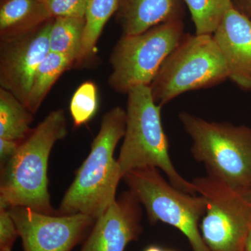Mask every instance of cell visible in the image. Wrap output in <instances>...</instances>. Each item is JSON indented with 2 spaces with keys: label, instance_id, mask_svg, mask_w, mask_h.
<instances>
[{
  "label": "cell",
  "instance_id": "484cf974",
  "mask_svg": "<svg viewBox=\"0 0 251 251\" xmlns=\"http://www.w3.org/2000/svg\"><path fill=\"white\" fill-rule=\"evenodd\" d=\"M145 251H164L162 250L161 248L156 247V246H151V247H148Z\"/></svg>",
  "mask_w": 251,
  "mask_h": 251
},
{
  "label": "cell",
  "instance_id": "e0dca14e",
  "mask_svg": "<svg viewBox=\"0 0 251 251\" xmlns=\"http://www.w3.org/2000/svg\"><path fill=\"white\" fill-rule=\"evenodd\" d=\"M33 115L14 94L0 88V138L22 142L32 130Z\"/></svg>",
  "mask_w": 251,
  "mask_h": 251
},
{
  "label": "cell",
  "instance_id": "9a60e30c",
  "mask_svg": "<svg viewBox=\"0 0 251 251\" xmlns=\"http://www.w3.org/2000/svg\"><path fill=\"white\" fill-rule=\"evenodd\" d=\"M119 0H87L85 26L82 48L74 67H82L93 61L96 47L105 25L116 13Z\"/></svg>",
  "mask_w": 251,
  "mask_h": 251
},
{
  "label": "cell",
  "instance_id": "5b68a950",
  "mask_svg": "<svg viewBox=\"0 0 251 251\" xmlns=\"http://www.w3.org/2000/svg\"><path fill=\"white\" fill-rule=\"evenodd\" d=\"M227 79L228 69L214 36L186 34L150 87L162 108L186 92L211 88Z\"/></svg>",
  "mask_w": 251,
  "mask_h": 251
},
{
  "label": "cell",
  "instance_id": "ac0fdd59",
  "mask_svg": "<svg viewBox=\"0 0 251 251\" xmlns=\"http://www.w3.org/2000/svg\"><path fill=\"white\" fill-rule=\"evenodd\" d=\"M85 18H53L49 34L50 52L78 58L85 31Z\"/></svg>",
  "mask_w": 251,
  "mask_h": 251
},
{
  "label": "cell",
  "instance_id": "9c48e42d",
  "mask_svg": "<svg viewBox=\"0 0 251 251\" xmlns=\"http://www.w3.org/2000/svg\"><path fill=\"white\" fill-rule=\"evenodd\" d=\"M9 211L24 251H73L84 242L97 220L82 214L49 215L23 206Z\"/></svg>",
  "mask_w": 251,
  "mask_h": 251
},
{
  "label": "cell",
  "instance_id": "5bb4252c",
  "mask_svg": "<svg viewBox=\"0 0 251 251\" xmlns=\"http://www.w3.org/2000/svg\"><path fill=\"white\" fill-rule=\"evenodd\" d=\"M52 18L39 0H1L0 40L27 34Z\"/></svg>",
  "mask_w": 251,
  "mask_h": 251
},
{
  "label": "cell",
  "instance_id": "d6986e66",
  "mask_svg": "<svg viewBox=\"0 0 251 251\" xmlns=\"http://www.w3.org/2000/svg\"><path fill=\"white\" fill-rule=\"evenodd\" d=\"M198 35H213L230 8L232 0H183Z\"/></svg>",
  "mask_w": 251,
  "mask_h": 251
},
{
  "label": "cell",
  "instance_id": "277c9868",
  "mask_svg": "<svg viewBox=\"0 0 251 251\" xmlns=\"http://www.w3.org/2000/svg\"><path fill=\"white\" fill-rule=\"evenodd\" d=\"M178 117L192 141L193 158L207 175L251 198V127L208 121L185 111Z\"/></svg>",
  "mask_w": 251,
  "mask_h": 251
},
{
  "label": "cell",
  "instance_id": "7c38bea8",
  "mask_svg": "<svg viewBox=\"0 0 251 251\" xmlns=\"http://www.w3.org/2000/svg\"><path fill=\"white\" fill-rule=\"evenodd\" d=\"M224 56L229 80L244 92H251V19L234 6L213 34Z\"/></svg>",
  "mask_w": 251,
  "mask_h": 251
},
{
  "label": "cell",
  "instance_id": "2e32d148",
  "mask_svg": "<svg viewBox=\"0 0 251 251\" xmlns=\"http://www.w3.org/2000/svg\"><path fill=\"white\" fill-rule=\"evenodd\" d=\"M75 60L62 54L49 52L34 74L25 106L33 114L40 108L55 82L66 71L74 67Z\"/></svg>",
  "mask_w": 251,
  "mask_h": 251
},
{
  "label": "cell",
  "instance_id": "8fae6325",
  "mask_svg": "<svg viewBox=\"0 0 251 251\" xmlns=\"http://www.w3.org/2000/svg\"><path fill=\"white\" fill-rule=\"evenodd\" d=\"M142 204L125 191L96 220L80 251H125L143 232Z\"/></svg>",
  "mask_w": 251,
  "mask_h": 251
},
{
  "label": "cell",
  "instance_id": "ba28073f",
  "mask_svg": "<svg viewBox=\"0 0 251 251\" xmlns=\"http://www.w3.org/2000/svg\"><path fill=\"white\" fill-rule=\"evenodd\" d=\"M192 182L206 200L200 230L209 251H245L251 229V198L210 175Z\"/></svg>",
  "mask_w": 251,
  "mask_h": 251
},
{
  "label": "cell",
  "instance_id": "7a4b0ae2",
  "mask_svg": "<svg viewBox=\"0 0 251 251\" xmlns=\"http://www.w3.org/2000/svg\"><path fill=\"white\" fill-rule=\"evenodd\" d=\"M126 117V110L120 106L114 107L102 117L90 153L66 191L57 215L82 214L97 219L117 199L122 177L114 153L125 136Z\"/></svg>",
  "mask_w": 251,
  "mask_h": 251
},
{
  "label": "cell",
  "instance_id": "30bf717a",
  "mask_svg": "<svg viewBox=\"0 0 251 251\" xmlns=\"http://www.w3.org/2000/svg\"><path fill=\"white\" fill-rule=\"evenodd\" d=\"M53 18L27 34L0 40V88L9 91L25 105L34 74L49 54Z\"/></svg>",
  "mask_w": 251,
  "mask_h": 251
},
{
  "label": "cell",
  "instance_id": "cb8c5ba5",
  "mask_svg": "<svg viewBox=\"0 0 251 251\" xmlns=\"http://www.w3.org/2000/svg\"><path fill=\"white\" fill-rule=\"evenodd\" d=\"M233 6L251 19V0H232Z\"/></svg>",
  "mask_w": 251,
  "mask_h": 251
},
{
  "label": "cell",
  "instance_id": "ffe728a7",
  "mask_svg": "<svg viewBox=\"0 0 251 251\" xmlns=\"http://www.w3.org/2000/svg\"><path fill=\"white\" fill-rule=\"evenodd\" d=\"M98 108V87L95 82L86 81L77 87L71 99L69 110L74 127L77 128L90 122Z\"/></svg>",
  "mask_w": 251,
  "mask_h": 251
},
{
  "label": "cell",
  "instance_id": "6da1fadb",
  "mask_svg": "<svg viewBox=\"0 0 251 251\" xmlns=\"http://www.w3.org/2000/svg\"><path fill=\"white\" fill-rule=\"evenodd\" d=\"M67 133V117L61 109L50 112L31 130L1 168L0 204L57 215L51 204L48 167L54 144L64 139Z\"/></svg>",
  "mask_w": 251,
  "mask_h": 251
},
{
  "label": "cell",
  "instance_id": "d4e9b609",
  "mask_svg": "<svg viewBox=\"0 0 251 251\" xmlns=\"http://www.w3.org/2000/svg\"><path fill=\"white\" fill-rule=\"evenodd\" d=\"M245 251H251V229L247 239L246 242Z\"/></svg>",
  "mask_w": 251,
  "mask_h": 251
},
{
  "label": "cell",
  "instance_id": "603a6c76",
  "mask_svg": "<svg viewBox=\"0 0 251 251\" xmlns=\"http://www.w3.org/2000/svg\"><path fill=\"white\" fill-rule=\"evenodd\" d=\"M21 142L0 138V167L3 166L9 161L16 151Z\"/></svg>",
  "mask_w": 251,
  "mask_h": 251
},
{
  "label": "cell",
  "instance_id": "44dd1931",
  "mask_svg": "<svg viewBox=\"0 0 251 251\" xmlns=\"http://www.w3.org/2000/svg\"><path fill=\"white\" fill-rule=\"evenodd\" d=\"M52 18H85L87 0H39Z\"/></svg>",
  "mask_w": 251,
  "mask_h": 251
},
{
  "label": "cell",
  "instance_id": "4316f807",
  "mask_svg": "<svg viewBox=\"0 0 251 251\" xmlns=\"http://www.w3.org/2000/svg\"></svg>",
  "mask_w": 251,
  "mask_h": 251
},
{
  "label": "cell",
  "instance_id": "52a82bcc",
  "mask_svg": "<svg viewBox=\"0 0 251 251\" xmlns=\"http://www.w3.org/2000/svg\"><path fill=\"white\" fill-rule=\"evenodd\" d=\"M185 35L181 20L158 25L136 35H122L110 54L108 85L125 94L139 86H150Z\"/></svg>",
  "mask_w": 251,
  "mask_h": 251
},
{
  "label": "cell",
  "instance_id": "7402d4cb",
  "mask_svg": "<svg viewBox=\"0 0 251 251\" xmlns=\"http://www.w3.org/2000/svg\"><path fill=\"white\" fill-rule=\"evenodd\" d=\"M18 237L19 232L9 208L0 204V251H12Z\"/></svg>",
  "mask_w": 251,
  "mask_h": 251
},
{
  "label": "cell",
  "instance_id": "4fadbf2b",
  "mask_svg": "<svg viewBox=\"0 0 251 251\" xmlns=\"http://www.w3.org/2000/svg\"><path fill=\"white\" fill-rule=\"evenodd\" d=\"M183 0H119L115 16L122 35H136L158 25L181 20Z\"/></svg>",
  "mask_w": 251,
  "mask_h": 251
},
{
  "label": "cell",
  "instance_id": "3957f363",
  "mask_svg": "<svg viewBox=\"0 0 251 251\" xmlns=\"http://www.w3.org/2000/svg\"><path fill=\"white\" fill-rule=\"evenodd\" d=\"M127 95L125 133L117 159L122 179L128 172L151 167L166 174L178 190L197 195L192 181L183 177L173 165L162 125L161 107L153 100L150 86L135 87Z\"/></svg>",
  "mask_w": 251,
  "mask_h": 251
},
{
  "label": "cell",
  "instance_id": "8992f818",
  "mask_svg": "<svg viewBox=\"0 0 251 251\" xmlns=\"http://www.w3.org/2000/svg\"><path fill=\"white\" fill-rule=\"evenodd\" d=\"M122 180L145 208L150 224L170 225L187 238L193 251H209L200 230L205 198L178 190L151 167L128 172Z\"/></svg>",
  "mask_w": 251,
  "mask_h": 251
}]
</instances>
